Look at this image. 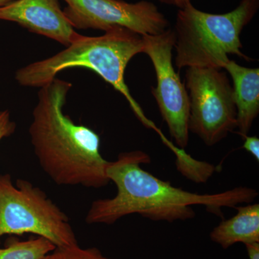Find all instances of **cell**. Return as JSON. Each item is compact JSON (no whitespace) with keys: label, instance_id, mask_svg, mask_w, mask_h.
Returning <instances> with one entry per match:
<instances>
[{"label":"cell","instance_id":"cell-1","mask_svg":"<svg viewBox=\"0 0 259 259\" xmlns=\"http://www.w3.org/2000/svg\"><path fill=\"white\" fill-rule=\"evenodd\" d=\"M151 162L147 153L139 150L121 153L109 162L107 176L117 187L112 198L93 201L85 221L88 224L112 225L133 214L153 221H187L195 216L194 205L222 215L223 207L250 204L258 197L256 190L238 187L217 194H197L178 188L153 176L142 168Z\"/></svg>","mask_w":259,"mask_h":259},{"label":"cell","instance_id":"cell-2","mask_svg":"<svg viewBox=\"0 0 259 259\" xmlns=\"http://www.w3.org/2000/svg\"><path fill=\"white\" fill-rule=\"evenodd\" d=\"M71 83L55 78L39 90L29 127L39 164L59 186L99 189L108 185L109 161L100 152V137L64 112Z\"/></svg>","mask_w":259,"mask_h":259},{"label":"cell","instance_id":"cell-3","mask_svg":"<svg viewBox=\"0 0 259 259\" xmlns=\"http://www.w3.org/2000/svg\"><path fill=\"white\" fill-rule=\"evenodd\" d=\"M144 51L142 35L125 28H112L101 36L81 35L56 55L18 69L15 79L23 87L41 88L64 70L75 67L92 70L123 95L145 126L157 131L131 95L125 81V71L130 61Z\"/></svg>","mask_w":259,"mask_h":259},{"label":"cell","instance_id":"cell-4","mask_svg":"<svg viewBox=\"0 0 259 259\" xmlns=\"http://www.w3.org/2000/svg\"><path fill=\"white\" fill-rule=\"evenodd\" d=\"M259 8V0H241L236 9L225 14H211L192 4L177 12L175 23V65L185 67L222 69L228 54L250 61L241 51L240 35Z\"/></svg>","mask_w":259,"mask_h":259},{"label":"cell","instance_id":"cell-5","mask_svg":"<svg viewBox=\"0 0 259 259\" xmlns=\"http://www.w3.org/2000/svg\"><path fill=\"white\" fill-rule=\"evenodd\" d=\"M32 233L56 247L77 244L66 213L41 189L28 180L13 184L9 174L0 175V238Z\"/></svg>","mask_w":259,"mask_h":259},{"label":"cell","instance_id":"cell-6","mask_svg":"<svg viewBox=\"0 0 259 259\" xmlns=\"http://www.w3.org/2000/svg\"><path fill=\"white\" fill-rule=\"evenodd\" d=\"M185 81L190 92V131L207 146H214L237 128L233 87L222 69L213 68H187Z\"/></svg>","mask_w":259,"mask_h":259},{"label":"cell","instance_id":"cell-7","mask_svg":"<svg viewBox=\"0 0 259 259\" xmlns=\"http://www.w3.org/2000/svg\"><path fill=\"white\" fill-rule=\"evenodd\" d=\"M142 36L144 53L151 59L157 80V84L151 89V93L171 137L183 149L190 139V101L185 85L172 63L175 32L168 28L158 35Z\"/></svg>","mask_w":259,"mask_h":259},{"label":"cell","instance_id":"cell-8","mask_svg":"<svg viewBox=\"0 0 259 259\" xmlns=\"http://www.w3.org/2000/svg\"><path fill=\"white\" fill-rule=\"evenodd\" d=\"M65 16L76 29L106 32L125 28L141 35H156L168 28V20L151 2L123 0H64Z\"/></svg>","mask_w":259,"mask_h":259},{"label":"cell","instance_id":"cell-9","mask_svg":"<svg viewBox=\"0 0 259 259\" xmlns=\"http://www.w3.org/2000/svg\"><path fill=\"white\" fill-rule=\"evenodd\" d=\"M0 20L14 22L66 47L81 36L65 16L59 0H13L0 7Z\"/></svg>","mask_w":259,"mask_h":259},{"label":"cell","instance_id":"cell-10","mask_svg":"<svg viewBox=\"0 0 259 259\" xmlns=\"http://www.w3.org/2000/svg\"><path fill=\"white\" fill-rule=\"evenodd\" d=\"M223 69L233 80L237 128L243 137L248 135L259 113V69L243 67L231 59Z\"/></svg>","mask_w":259,"mask_h":259},{"label":"cell","instance_id":"cell-11","mask_svg":"<svg viewBox=\"0 0 259 259\" xmlns=\"http://www.w3.org/2000/svg\"><path fill=\"white\" fill-rule=\"evenodd\" d=\"M237 213L230 219L224 220L211 231V241L223 249L242 243H259V204H248L234 207Z\"/></svg>","mask_w":259,"mask_h":259},{"label":"cell","instance_id":"cell-12","mask_svg":"<svg viewBox=\"0 0 259 259\" xmlns=\"http://www.w3.org/2000/svg\"><path fill=\"white\" fill-rule=\"evenodd\" d=\"M56 248L42 237L23 241L13 240L5 248H0V259H44Z\"/></svg>","mask_w":259,"mask_h":259},{"label":"cell","instance_id":"cell-13","mask_svg":"<svg viewBox=\"0 0 259 259\" xmlns=\"http://www.w3.org/2000/svg\"><path fill=\"white\" fill-rule=\"evenodd\" d=\"M44 259H115L108 258L102 254L95 247L81 248L75 244L69 246L56 247L55 249L46 255Z\"/></svg>","mask_w":259,"mask_h":259},{"label":"cell","instance_id":"cell-14","mask_svg":"<svg viewBox=\"0 0 259 259\" xmlns=\"http://www.w3.org/2000/svg\"><path fill=\"white\" fill-rule=\"evenodd\" d=\"M16 124L12 120L8 110H0V141L14 134Z\"/></svg>","mask_w":259,"mask_h":259},{"label":"cell","instance_id":"cell-15","mask_svg":"<svg viewBox=\"0 0 259 259\" xmlns=\"http://www.w3.org/2000/svg\"><path fill=\"white\" fill-rule=\"evenodd\" d=\"M244 143L243 148L250 153L257 161H259V139L256 136H243Z\"/></svg>","mask_w":259,"mask_h":259},{"label":"cell","instance_id":"cell-16","mask_svg":"<svg viewBox=\"0 0 259 259\" xmlns=\"http://www.w3.org/2000/svg\"><path fill=\"white\" fill-rule=\"evenodd\" d=\"M245 246L249 259H259V243H249Z\"/></svg>","mask_w":259,"mask_h":259},{"label":"cell","instance_id":"cell-17","mask_svg":"<svg viewBox=\"0 0 259 259\" xmlns=\"http://www.w3.org/2000/svg\"><path fill=\"white\" fill-rule=\"evenodd\" d=\"M160 3L163 4L171 5V6L177 7L179 10L185 8L187 5L192 4V0H158Z\"/></svg>","mask_w":259,"mask_h":259},{"label":"cell","instance_id":"cell-18","mask_svg":"<svg viewBox=\"0 0 259 259\" xmlns=\"http://www.w3.org/2000/svg\"><path fill=\"white\" fill-rule=\"evenodd\" d=\"M12 1H13V0H0V7L4 6V5L8 4Z\"/></svg>","mask_w":259,"mask_h":259}]
</instances>
